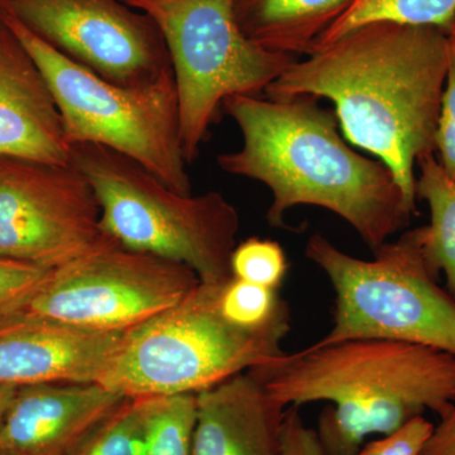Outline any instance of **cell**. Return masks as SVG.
Instances as JSON below:
<instances>
[{"label":"cell","instance_id":"5bb4252c","mask_svg":"<svg viewBox=\"0 0 455 455\" xmlns=\"http://www.w3.org/2000/svg\"><path fill=\"white\" fill-rule=\"evenodd\" d=\"M70 145L44 74L0 18V158L68 164Z\"/></svg>","mask_w":455,"mask_h":455},{"label":"cell","instance_id":"4316f807","mask_svg":"<svg viewBox=\"0 0 455 455\" xmlns=\"http://www.w3.org/2000/svg\"><path fill=\"white\" fill-rule=\"evenodd\" d=\"M421 455H455V405L434 427Z\"/></svg>","mask_w":455,"mask_h":455},{"label":"cell","instance_id":"83f0119b","mask_svg":"<svg viewBox=\"0 0 455 455\" xmlns=\"http://www.w3.org/2000/svg\"><path fill=\"white\" fill-rule=\"evenodd\" d=\"M17 390L18 387H13V386L0 385V425H2L5 414H7Z\"/></svg>","mask_w":455,"mask_h":455},{"label":"cell","instance_id":"ffe728a7","mask_svg":"<svg viewBox=\"0 0 455 455\" xmlns=\"http://www.w3.org/2000/svg\"><path fill=\"white\" fill-rule=\"evenodd\" d=\"M220 309L230 323L252 331L291 322L289 305L281 298L278 290L235 277L221 289Z\"/></svg>","mask_w":455,"mask_h":455},{"label":"cell","instance_id":"f1b7e54d","mask_svg":"<svg viewBox=\"0 0 455 455\" xmlns=\"http://www.w3.org/2000/svg\"><path fill=\"white\" fill-rule=\"evenodd\" d=\"M447 35L449 44H451V50H453V52L455 53V16L453 20H451V26H449Z\"/></svg>","mask_w":455,"mask_h":455},{"label":"cell","instance_id":"7a4b0ae2","mask_svg":"<svg viewBox=\"0 0 455 455\" xmlns=\"http://www.w3.org/2000/svg\"><path fill=\"white\" fill-rule=\"evenodd\" d=\"M221 109L238 125L242 146L218 156L217 164L268 188L269 226L286 227V212L296 206H319L346 220L374 251L414 215L391 170L350 148L334 112L315 99L235 95Z\"/></svg>","mask_w":455,"mask_h":455},{"label":"cell","instance_id":"6da1fadb","mask_svg":"<svg viewBox=\"0 0 455 455\" xmlns=\"http://www.w3.org/2000/svg\"><path fill=\"white\" fill-rule=\"evenodd\" d=\"M451 56L436 27L368 23L295 60L265 94L331 100L341 133L391 170L418 214L415 166L435 154Z\"/></svg>","mask_w":455,"mask_h":455},{"label":"cell","instance_id":"8fae6325","mask_svg":"<svg viewBox=\"0 0 455 455\" xmlns=\"http://www.w3.org/2000/svg\"><path fill=\"white\" fill-rule=\"evenodd\" d=\"M0 14L112 83L145 85L172 71L155 20L124 0H0Z\"/></svg>","mask_w":455,"mask_h":455},{"label":"cell","instance_id":"30bf717a","mask_svg":"<svg viewBox=\"0 0 455 455\" xmlns=\"http://www.w3.org/2000/svg\"><path fill=\"white\" fill-rule=\"evenodd\" d=\"M97 196L68 164L0 158V257L53 269L112 243Z\"/></svg>","mask_w":455,"mask_h":455},{"label":"cell","instance_id":"cb8c5ba5","mask_svg":"<svg viewBox=\"0 0 455 455\" xmlns=\"http://www.w3.org/2000/svg\"><path fill=\"white\" fill-rule=\"evenodd\" d=\"M433 430L423 415L415 416L385 438L362 445L357 455H421Z\"/></svg>","mask_w":455,"mask_h":455},{"label":"cell","instance_id":"8992f818","mask_svg":"<svg viewBox=\"0 0 455 455\" xmlns=\"http://www.w3.org/2000/svg\"><path fill=\"white\" fill-rule=\"evenodd\" d=\"M0 18L25 44L49 84L68 145L108 147L133 158L172 190L193 194L172 71L145 85L112 83L57 52L12 18Z\"/></svg>","mask_w":455,"mask_h":455},{"label":"cell","instance_id":"ac0fdd59","mask_svg":"<svg viewBox=\"0 0 455 455\" xmlns=\"http://www.w3.org/2000/svg\"><path fill=\"white\" fill-rule=\"evenodd\" d=\"M139 400L142 412L139 455H193L197 394Z\"/></svg>","mask_w":455,"mask_h":455},{"label":"cell","instance_id":"52a82bcc","mask_svg":"<svg viewBox=\"0 0 455 455\" xmlns=\"http://www.w3.org/2000/svg\"><path fill=\"white\" fill-rule=\"evenodd\" d=\"M343 252L315 233L305 256L331 281L333 325L320 344L377 338L420 344L455 355V300L431 274L412 230L372 251Z\"/></svg>","mask_w":455,"mask_h":455},{"label":"cell","instance_id":"5b68a950","mask_svg":"<svg viewBox=\"0 0 455 455\" xmlns=\"http://www.w3.org/2000/svg\"><path fill=\"white\" fill-rule=\"evenodd\" d=\"M224 284L200 283L125 331L99 383L127 398L199 394L283 353L290 324L262 331L233 324L220 309Z\"/></svg>","mask_w":455,"mask_h":455},{"label":"cell","instance_id":"3957f363","mask_svg":"<svg viewBox=\"0 0 455 455\" xmlns=\"http://www.w3.org/2000/svg\"><path fill=\"white\" fill-rule=\"evenodd\" d=\"M248 372L284 407L329 403L316 430L326 455H357L367 436L455 405V355L406 341H316Z\"/></svg>","mask_w":455,"mask_h":455},{"label":"cell","instance_id":"484cf974","mask_svg":"<svg viewBox=\"0 0 455 455\" xmlns=\"http://www.w3.org/2000/svg\"><path fill=\"white\" fill-rule=\"evenodd\" d=\"M280 455H326L316 430L302 420L299 406H287L284 411Z\"/></svg>","mask_w":455,"mask_h":455},{"label":"cell","instance_id":"9a60e30c","mask_svg":"<svg viewBox=\"0 0 455 455\" xmlns=\"http://www.w3.org/2000/svg\"><path fill=\"white\" fill-rule=\"evenodd\" d=\"M286 407L242 372L197 394L193 455H280Z\"/></svg>","mask_w":455,"mask_h":455},{"label":"cell","instance_id":"4fadbf2b","mask_svg":"<svg viewBox=\"0 0 455 455\" xmlns=\"http://www.w3.org/2000/svg\"><path fill=\"white\" fill-rule=\"evenodd\" d=\"M100 383L18 387L0 425V451L66 455L125 400Z\"/></svg>","mask_w":455,"mask_h":455},{"label":"cell","instance_id":"2e32d148","mask_svg":"<svg viewBox=\"0 0 455 455\" xmlns=\"http://www.w3.org/2000/svg\"><path fill=\"white\" fill-rule=\"evenodd\" d=\"M355 0H233L242 31L271 52L309 56Z\"/></svg>","mask_w":455,"mask_h":455},{"label":"cell","instance_id":"44dd1931","mask_svg":"<svg viewBox=\"0 0 455 455\" xmlns=\"http://www.w3.org/2000/svg\"><path fill=\"white\" fill-rule=\"evenodd\" d=\"M140 430V401L125 398L113 414L66 455H139Z\"/></svg>","mask_w":455,"mask_h":455},{"label":"cell","instance_id":"7402d4cb","mask_svg":"<svg viewBox=\"0 0 455 455\" xmlns=\"http://www.w3.org/2000/svg\"><path fill=\"white\" fill-rule=\"evenodd\" d=\"M286 253L276 241L251 236L236 244L230 257L232 277L278 290L286 277Z\"/></svg>","mask_w":455,"mask_h":455},{"label":"cell","instance_id":"f546056e","mask_svg":"<svg viewBox=\"0 0 455 455\" xmlns=\"http://www.w3.org/2000/svg\"><path fill=\"white\" fill-rule=\"evenodd\" d=\"M0 455H11V454L4 453V451H0Z\"/></svg>","mask_w":455,"mask_h":455},{"label":"cell","instance_id":"d4e9b609","mask_svg":"<svg viewBox=\"0 0 455 455\" xmlns=\"http://www.w3.org/2000/svg\"><path fill=\"white\" fill-rule=\"evenodd\" d=\"M435 152L439 164L455 184V53L451 50L447 83L443 92L442 108L436 127Z\"/></svg>","mask_w":455,"mask_h":455},{"label":"cell","instance_id":"603a6c76","mask_svg":"<svg viewBox=\"0 0 455 455\" xmlns=\"http://www.w3.org/2000/svg\"><path fill=\"white\" fill-rule=\"evenodd\" d=\"M50 271L0 257V324L20 313Z\"/></svg>","mask_w":455,"mask_h":455},{"label":"cell","instance_id":"277c9868","mask_svg":"<svg viewBox=\"0 0 455 455\" xmlns=\"http://www.w3.org/2000/svg\"><path fill=\"white\" fill-rule=\"evenodd\" d=\"M68 163L92 185L101 228L114 242L182 263L202 283L232 278L230 257L241 221L223 194L184 196L133 158L95 143L71 145Z\"/></svg>","mask_w":455,"mask_h":455},{"label":"cell","instance_id":"9c48e42d","mask_svg":"<svg viewBox=\"0 0 455 455\" xmlns=\"http://www.w3.org/2000/svg\"><path fill=\"white\" fill-rule=\"evenodd\" d=\"M199 283L182 263L112 242L51 269L12 319L125 333L178 304Z\"/></svg>","mask_w":455,"mask_h":455},{"label":"cell","instance_id":"ba28073f","mask_svg":"<svg viewBox=\"0 0 455 455\" xmlns=\"http://www.w3.org/2000/svg\"><path fill=\"white\" fill-rule=\"evenodd\" d=\"M163 33L178 89L182 148L194 163L223 101L259 97L295 56L257 46L242 31L233 0H124Z\"/></svg>","mask_w":455,"mask_h":455},{"label":"cell","instance_id":"d6986e66","mask_svg":"<svg viewBox=\"0 0 455 455\" xmlns=\"http://www.w3.org/2000/svg\"><path fill=\"white\" fill-rule=\"evenodd\" d=\"M454 16L455 0H355L317 41L314 52L368 23L431 26L447 32Z\"/></svg>","mask_w":455,"mask_h":455},{"label":"cell","instance_id":"7c38bea8","mask_svg":"<svg viewBox=\"0 0 455 455\" xmlns=\"http://www.w3.org/2000/svg\"><path fill=\"white\" fill-rule=\"evenodd\" d=\"M123 335L14 317L0 324V385L99 383Z\"/></svg>","mask_w":455,"mask_h":455},{"label":"cell","instance_id":"e0dca14e","mask_svg":"<svg viewBox=\"0 0 455 455\" xmlns=\"http://www.w3.org/2000/svg\"><path fill=\"white\" fill-rule=\"evenodd\" d=\"M416 196L430 209V223L412 229L431 274H444L447 291L455 300V184L440 166L435 154L418 161Z\"/></svg>","mask_w":455,"mask_h":455}]
</instances>
